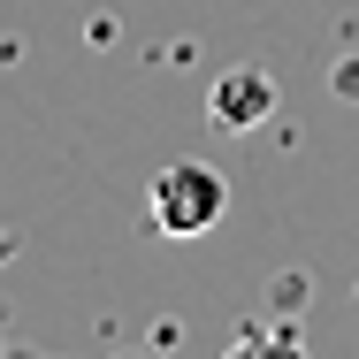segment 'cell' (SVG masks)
I'll return each instance as SVG.
<instances>
[{
	"mask_svg": "<svg viewBox=\"0 0 359 359\" xmlns=\"http://www.w3.org/2000/svg\"><path fill=\"white\" fill-rule=\"evenodd\" d=\"M222 215H229L222 168H207V161H176V168L153 176V229H161V237H207Z\"/></svg>",
	"mask_w": 359,
	"mask_h": 359,
	"instance_id": "cell-1",
	"label": "cell"
},
{
	"mask_svg": "<svg viewBox=\"0 0 359 359\" xmlns=\"http://www.w3.org/2000/svg\"><path fill=\"white\" fill-rule=\"evenodd\" d=\"M207 115H215V130H260V123L276 115V84H268V69H229V76H215Z\"/></svg>",
	"mask_w": 359,
	"mask_h": 359,
	"instance_id": "cell-2",
	"label": "cell"
}]
</instances>
